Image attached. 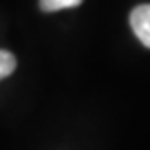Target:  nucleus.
Masks as SVG:
<instances>
[{
  "label": "nucleus",
  "mask_w": 150,
  "mask_h": 150,
  "mask_svg": "<svg viewBox=\"0 0 150 150\" xmlns=\"http://www.w3.org/2000/svg\"><path fill=\"white\" fill-rule=\"evenodd\" d=\"M0 80H2V76H0Z\"/></svg>",
  "instance_id": "4"
},
{
  "label": "nucleus",
  "mask_w": 150,
  "mask_h": 150,
  "mask_svg": "<svg viewBox=\"0 0 150 150\" xmlns=\"http://www.w3.org/2000/svg\"><path fill=\"white\" fill-rule=\"evenodd\" d=\"M81 2L83 0H40V9L45 13H52L67 7H78Z\"/></svg>",
  "instance_id": "2"
},
{
  "label": "nucleus",
  "mask_w": 150,
  "mask_h": 150,
  "mask_svg": "<svg viewBox=\"0 0 150 150\" xmlns=\"http://www.w3.org/2000/svg\"><path fill=\"white\" fill-rule=\"evenodd\" d=\"M130 27L134 35L137 36V40L150 49V4H141L132 9Z\"/></svg>",
  "instance_id": "1"
},
{
  "label": "nucleus",
  "mask_w": 150,
  "mask_h": 150,
  "mask_svg": "<svg viewBox=\"0 0 150 150\" xmlns=\"http://www.w3.org/2000/svg\"><path fill=\"white\" fill-rule=\"evenodd\" d=\"M15 69H16V58L9 51L0 49V76L7 78L9 74L15 72Z\"/></svg>",
  "instance_id": "3"
}]
</instances>
